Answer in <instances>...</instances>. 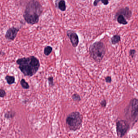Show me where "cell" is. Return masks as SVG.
I'll list each match as a JSON object with an SVG mask.
<instances>
[{
	"mask_svg": "<svg viewBox=\"0 0 138 138\" xmlns=\"http://www.w3.org/2000/svg\"><path fill=\"white\" fill-rule=\"evenodd\" d=\"M56 7L62 11H65L67 9L65 0H56Z\"/></svg>",
	"mask_w": 138,
	"mask_h": 138,
	"instance_id": "30bf717a",
	"label": "cell"
},
{
	"mask_svg": "<svg viewBox=\"0 0 138 138\" xmlns=\"http://www.w3.org/2000/svg\"><path fill=\"white\" fill-rule=\"evenodd\" d=\"M121 14L126 17L127 19H129L132 16V11L130 10L129 7H127L119 9L116 13V15Z\"/></svg>",
	"mask_w": 138,
	"mask_h": 138,
	"instance_id": "9c48e42d",
	"label": "cell"
},
{
	"mask_svg": "<svg viewBox=\"0 0 138 138\" xmlns=\"http://www.w3.org/2000/svg\"><path fill=\"white\" fill-rule=\"evenodd\" d=\"M106 101L105 100H103L101 102H100V105L103 108L105 107L106 105Z\"/></svg>",
	"mask_w": 138,
	"mask_h": 138,
	"instance_id": "7402d4cb",
	"label": "cell"
},
{
	"mask_svg": "<svg viewBox=\"0 0 138 138\" xmlns=\"http://www.w3.org/2000/svg\"><path fill=\"white\" fill-rule=\"evenodd\" d=\"M138 100L134 98L130 101L129 105L126 109V116L127 119L137 122L138 118Z\"/></svg>",
	"mask_w": 138,
	"mask_h": 138,
	"instance_id": "5b68a950",
	"label": "cell"
},
{
	"mask_svg": "<svg viewBox=\"0 0 138 138\" xmlns=\"http://www.w3.org/2000/svg\"><path fill=\"white\" fill-rule=\"evenodd\" d=\"M15 114L16 113L15 112L11 111L5 114V118L7 119H12L15 116Z\"/></svg>",
	"mask_w": 138,
	"mask_h": 138,
	"instance_id": "5bb4252c",
	"label": "cell"
},
{
	"mask_svg": "<svg viewBox=\"0 0 138 138\" xmlns=\"http://www.w3.org/2000/svg\"><path fill=\"white\" fill-rule=\"evenodd\" d=\"M5 80L9 85H12L15 82V78L13 76L7 75L5 77Z\"/></svg>",
	"mask_w": 138,
	"mask_h": 138,
	"instance_id": "4fadbf2b",
	"label": "cell"
},
{
	"mask_svg": "<svg viewBox=\"0 0 138 138\" xmlns=\"http://www.w3.org/2000/svg\"><path fill=\"white\" fill-rule=\"evenodd\" d=\"M130 128V125L127 121L121 120L116 123L117 133L118 136L122 137L127 133Z\"/></svg>",
	"mask_w": 138,
	"mask_h": 138,
	"instance_id": "8992f818",
	"label": "cell"
},
{
	"mask_svg": "<svg viewBox=\"0 0 138 138\" xmlns=\"http://www.w3.org/2000/svg\"><path fill=\"white\" fill-rule=\"evenodd\" d=\"M89 51L93 59L97 63H100L105 54V45L100 41L95 42L90 45Z\"/></svg>",
	"mask_w": 138,
	"mask_h": 138,
	"instance_id": "3957f363",
	"label": "cell"
},
{
	"mask_svg": "<svg viewBox=\"0 0 138 138\" xmlns=\"http://www.w3.org/2000/svg\"><path fill=\"white\" fill-rule=\"evenodd\" d=\"M53 50V48L50 46H46L44 50V53L45 55L48 56L51 53Z\"/></svg>",
	"mask_w": 138,
	"mask_h": 138,
	"instance_id": "2e32d148",
	"label": "cell"
},
{
	"mask_svg": "<svg viewBox=\"0 0 138 138\" xmlns=\"http://www.w3.org/2000/svg\"><path fill=\"white\" fill-rule=\"evenodd\" d=\"M6 95V93L5 90L3 89H0V97L4 98Z\"/></svg>",
	"mask_w": 138,
	"mask_h": 138,
	"instance_id": "44dd1931",
	"label": "cell"
},
{
	"mask_svg": "<svg viewBox=\"0 0 138 138\" xmlns=\"http://www.w3.org/2000/svg\"><path fill=\"white\" fill-rule=\"evenodd\" d=\"M20 84L23 88L24 89H28L30 88L29 84L26 82L24 79H22L20 81Z\"/></svg>",
	"mask_w": 138,
	"mask_h": 138,
	"instance_id": "e0dca14e",
	"label": "cell"
},
{
	"mask_svg": "<svg viewBox=\"0 0 138 138\" xmlns=\"http://www.w3.org/2000/svg\"><path fill=\"white\" fill-rule=\"evenodd\" d=\"M72 98H73V100L76 102L80 101L81 99L80 96L77 94H73L72 96Z\"/></svg>",
	"mask_w": 138,
	"mask_h": 138,
	"instance_id": "ac0fdd59",
	"label": "cell"
},
{
	"mask_svg": "<svg viewBox=\"0 0 138 138\" xmlns=\"http://www.w3.org/2000/svg\"><path fill=\"white\" fill-rule=\"evenodd\" d=\"M83 1H86V0H83Z\"/></svg>",
	"mask_w": 138,
	"mask_h": 138,
	"instance_id": "cb8c5ba5",
	"label": "cell"
},
{
	"mask_svg": "<svg viewBox=\"0 0 138 138\" xmlns=\"http://www.w3.org/2000/svg\"><path fill=\"white\" fill-rule=\"evenodd\" d=\"M43 11L42 6L39 1L31 0L27 3L23 14L25 21L29 24H37Z\"/></svg>",
	"mask_w": 138,
	"mask_h": 138,
	"instance_id": "6da1fadb",
	"label": "cell"
},
{
	"mask_svg": "<svg viewBox=\"0 0 138 138\" xmlns=\"http://www.w3.org/2000/svg\"><path fill=\"white\" fill-rule=\"evenodd\" d=\"M115 17L116 18L117 21L119 24L122 25H126L128 24V22L126 20L125 17L122 15H116Z\"/></svg>",
	"mask_w": 138,
	"mask_h": 138,
	"instance_id": "8fae6325",
	"label": "cell"
},
{
	"mask_svg": "<svg viewBox=\"0 0 138 138\" xmlns=\"http://www.w3.org/2000/svg\"><path fill=\"white\" fill-rule=\"evenodd\" d=\"M48 83L50 87H52L54 86L53 78L52 77H49L48 78Z\"/></svg>",
	"mask_w": 138,
	"mask_h": 138,
	"instance_id": "d6986e66",
	"label": "cell"
},
{
	"mask_svg": "<svg viewBox=\"0 0 138 138\" xmlns=\"http://www.w3.org/2000/svg\"><path fill=\"white\" fill-rule=\"evenodd\" d=\"M99 2H101L104 5H107L109 3V1L108 0H94L93 5L94 6H96L98 5V3Z\"/></svg>",
	"mask_w": 138,
	"mask_h": 138,
	"instance_id": "9a60e30c",
	"label": "cell"
},
{
	"mask_svg": "<svg viewBox=\"0 0 138 138\" xmlns=\"http://www.w3.org/2000/svg\"><path fill=\"white\" fill-rule=\"evenodd\" d=\"M111 41L113 45H116L118 44L121 41V37L118 35H115L112 37L111 39Z\"/></svg>",
	"mask_w": 138,
	"mask_h": 138,
	"instance_id": "7c38bea8",
	"label": "cell"
},
{
	"mask_svg": "<svg viewBox=\"0 0 138 138\" xmlns=\"http://www.w3.org/2000/svg\"><path fill=\"white\" fill-rule=\"evenodd\" d=\"M83 117L78 112H73L69 114L66 119V124L69 129L75 131L80 129L82 126Z\"/></svg>",
	"mask_w": 138,
	"mask_h": 138,
	"instance_id": "277c9868",
	"label": "cell"
},
{
	"mask_svg": "<svg viewBox=\"0 0 138 138\" xmlns=\"http://www.w3.org/2000/svg\"><path fill=\"white\" fill-rule=\"evenodd\" d=\"M19 31V29L15 27L9 28L7 31L5 35V38L9 41H14Z\"/></svg>",
	"mask_w": 138,
	"mask_h": 138,
	"instance_id": "ba28073f",
	"label": "cell"
},
{
	"mask_svg": "<svg viewBox=\"0 0 138 138\" xmlns=\"http://www.w3.org/2000/svg\"><path fill=\"white\" fill-rule=\"evenodd\" d=\"M16 63L24 75L32 77L38 71L40 67L39 59L34 56L19 58Z\"/></svg>",
	"mask_w": 138,
	"mask_h": 138,
	"instance_id": "7a4b0ae2",
	"label": "cell"
},
{
	"mask_svg": "<svg viewBox=\"0 0 138 138\" xmlns=\"http://www.w3.org/2000/svg\"><path fill=\"white\" fill-rule=\"evenodd\" d=\"M106 82L107 83H110L112 81V77L110 76H107L105 78Z\"/></svg>",
	"mask_w": 138,
	"mask_h": 138,
	"instance_id": "603a6c76",
	"label": "cell"
},
{
	"mask_svg": "<svg viewBox=\"0 0 138 138\" xmlns=\"http://www.w3.org/2000/svg\"><path fill=\"white\" fill-rule=\"evenodd\" d=\"M130 55L132 58H134L136 56V51L135 49H130L129 52Z\"/></svg>",
	"mask_w": 138,
	"mask_h": 138,
	"instance_id": "ffe728a7",
	"label": "cell"
},
{
	"mask_svg": "<svg viewBox=\"0 0 138 138\" xmlns=\"http://www.w3.org/2000/svg\"><path fill=\"white\" fill-rule=\"evenodd\" d=\"M67 35L70 40L73 47H77L79 43V37L77 33L74 32L73 31L68 30L67 31Z\"/></svg>",
	"mask_w": 138,
	"mask_h": 138,
	"instance_id": "52a82bcc",
	"label": "cell"
}]
</instances>
